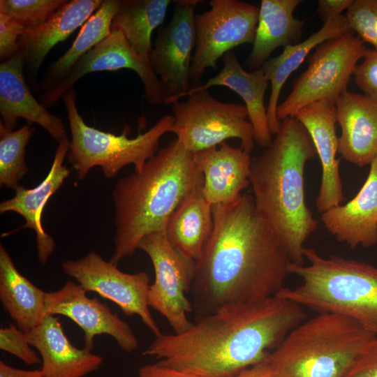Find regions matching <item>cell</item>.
I'll return each mask as SVG.
<instances>
[{
    "label": "cell",
    "instance_id": "cell-29",
    "mask_svg": "<svg viewBox=\"0 0 377 377\" xmlns=\"http://www.w3.org/2000/svg\"><path fill=\"white\" fill-rule=\"evenodd\" d=\"M120 3V0L103 1L82 25L70 48L47 69L38 85L40 89L45 92L59 84L82 56L110 35L112 20Z\"/></svg>",
    "mask_w": 377,
    "mask_h": 377
},
{
    "label": "cell",
    "instance_id": "cell-18",
    "mask_svg": "<svg viewBox=\"0 0 377 377\" xmlns=\"http://www.w3.org/2000/svg\"><path fill=\"white\" fill-rule=\"evenodd\" d=\"M58 144L52 164L45 178L32 188L20 186L15 190V194L13 198L0 204L1 214L13 212L25 220V224L13 232L22 228H29L35 232L38 258L42 265L47 263L56 246L54 240L43 228V212L50 197L59 189L71 170L64 164L69 149V140L68 139Z\"/></svg>",
    "mask_w": 377,
    "mask_h": 377
},
{
    "label": "cell",
    "instance_id": "cell-17",
    "mask_svg": "<svg viewBox=\"0 0 377 377\" xmlns=\"http://www.w3.org/2000/svg\"><path fill=\"white\" fill-rule=\"evenodd\" d=\"M24 59L20 53L0 64V114L3 126L14 130L18 118L43 127L58 143L68 140L62 119L34 98L24 75Z\"/></svg>",
    "mask_w": 377,
    "mask_h": 377
},
{
    "label": "cell",
    "instance_id": "cell-32",
    "mask_svg": "<svg viewBox=\"0 0 377 377\" xmlns=\"http://www.w3.org/2000/svg\"><path fill=\"white\" fill-rule=\"evenodd\" d=\"M67 0H1L0 13L24 29L36 28L47 20Z\"/></svg>",
    "mask_w": 377,
    "mask_h": 377
},
{
    "label": "cell",
    "instance_id": "cell-38",
    "mask_svg": "<svg viewBox=\"0 0 377 377\" xmlns=\"http://www.w3.org/2000/svg\"><path fill=\"white\" fill-rule=\"evenodd\" d=\"M353 0H318L317 13L325 22L328 20L341 15L350 7Z\"/></svg>",
    "mask_w": 377,
    "mask_h": 377
},
{
    "label": "cell",
    "instance_id": "cell-12",
    "mask_svg": "<svg viewBox=\"0 0 377 377\" xmlns=\"http://www.w3.org/2000/svg\"><path fill=\"white\" fill-rule=\"evenodd\" d=\"M61 268L87 292H95L110 300L126 315L138 316L155 337L161 333L149 311L147 296L150 279L146 272H124L95 251L77 260H64Z\"/></svg>",
    "mask_w": 377,
    "mask_h": 377
},
{
    "label": "cell",
    "instance_id": "cell-36",
    "mask_svg": "<svg viewBox=\"0 0 377 377\" xmlns=\"http://www.w3.org/2000/svg\"><path fill=\"white\" fill-rule=\"evenodd\" d=\"M24 29L3 13H0V59L8 61L20 54L19 39Z\"/></svg>",
    "mask_w": 377,
    "mask_h": 377
},
{
    "label": "cell",
    "instance_id": "cell-23",
    "mask_svg": "<svg viewBox=\"0 0 377 377\" xmlns=\"http://www.w3.org/2000/svg\"><path fill=\"white\" fill-rule=\"evenodd\" d=\"M223 67L215 76L205 84L192 87L182 98L189 94L208 89L214 86H223L236 92L244 101L249 119L253 128L254 140L261 147H268L272 141L265 94L269 82L262 68L247 71L243 68L236 55L230 52L223 57Z\"/></svg>",
    "mask_w": 377,
    "mask_h": 377
},
{
    "label": "cell",
    "instance_id": "cell-16",
    "mask_svg": "<svg viewBox=\"0 0 377 377\" xmlns=\"http://www.w3.org/2000/svg\"><path fill=\"white\" fill-rule=\"evenodd\" d=\"M309 134L320 161L322 177L316 207L319 213L341 205L345 200L337 158L339 137L335 104L318 101L302 108L295 116Z\"/></svg>",
    "mask_w": 377,
    "mask_h": 377
},
{
    "label": "cell",
    "instance_id": "cell-21",
    "mask_svg": "<svg viewBox=\"0 0 377 377\" xmlns=\"http://www.w3.org/2000/svg\"><path fill=\"white\" fill-rule=\"evenodd\" d=\"M194 161L202 173V192L212 205L230 203L250 185V154L224 142L193 153Z\"/></svg>",
    "mask_w": 377,
    "mask_h": 377
},
{
    "label": "cell",
    "instance_id": "cell-14",
    "mask_svg": "<svg viewBox=\"0 0 377 377\" xmlns=\"http://www.w3.org/2000/svg\"><path fill=\"white\" fill-rule=\"evenodd\" d=\"M123 68L133 70L140 77L149 103L160 105L165 103L166 96L162 83L153 71L149 59L138 54L122 32L116 29H111L110 35L82 56L59 84L43 92L38 101L45 108H50L86 74Z\"/></svg>",
    "mask_w": 377,
    "mask_h": 377
},
{
    "label": "cell",
    "instance_id": "cell-28",
    "mask_svg": "<svg viewBox=\"0 0 377 377\" xmlns=\"http://www.w3.org/2000/svg\"><path fill=\"white\" fill-rule=\"evenodd\" d=\"M202 186L179 205L165 228L170 244L196 262L201 258L214 228L212 205L205 198Z\"/></svg>",
    "mask_w": 377,
    "mask_h": 377
},
{
    "label": "cell",
    "instance_id": "cell-24",
    "mask_svg": "<svg viewBox=\"0 0 377 377\" xmlns=\"http://www.w3.org/2000/svg\"><path fill=\"white\" fill-rule=\"evenodd\" d=\"M102 2V0L67 1L44 23L24 30L19 39L20 53L31 76H37L50 50L82 27Z\"/></svg>",
    "mask_w": 377,
    "mask_h": 377
},
{
    "label": "cell",
    "instance_id": "cell-13",
    "mask_svg": "<svg viewBox=\"0 0 377 377\" xmlns=\"http://www.w3.org/2000/svg\"><path fill=\"white\" fill-rule=\"evenodd\" d=\"M170 21L158 30L149 59L160 79L164 104L179 101L192 88L190 67L195 46V10L199 0H177Z\"/></svg>",
    "mask_w": 377,
    "mask_h": 377
},
{
    "label": "cell",
    "instance_id": "cell-19",
    "mask_svg": "<svg viewBox=\"0 0 377 377\" xmlns=\"http://www.w3.org/2000/svg\"><path fill=\"white\" fill-rule=\"evenodd\" d=\"M369 165L367 178L357 195L321 216L325 228L350 249L377 244V155Z\"/></svg>",
    "mask_w": 377,
    "mask_h": 377
},
{
    "label": "cell",
    "instance_id": "cell-8",
    "mask_svg": "<svg viewBox=\"0 0 377 377\" xmlns=\"http://www.w3.org/2000/svg\"><path fill=\"white\" fill-rule=\"evenodd\" d=\"M367 48L352 31L318 45L309 56L308 67L293 83L288 96L276 110L281 121L295 117L304 106L318 101L336 103L347 91L357 62Z\"/></svg>",
    "mask_w": 377,
    "mask_h": 377
},
{
    "label": "cell",
    "instance_id": "cell-37",
    "mask_svg": "<svg viewBox=\"0 0 377 377\" xmlns=\"http://www.w3.org/2000/svg\"><path fill=\"white\" fill-rule=\"evenodd\" d=\"M345 377H377V335L367 343Z\"/></svg>",
    "mask_w": 377,
    "mask_h": 377
},
{
    "label": "cell",
    "instance_id": "cell-2",
    "mask_svg": "<svg viewBox=\"0 0 377 377\" xmlns=\"http://www.w3.org/2000/svg\"><path fill=\"white\" fill-rule=\"evenodd\" d=\"M306 317L303 306L274 295L197 318L179 334L161 332L142 354L197 377H231L266 359Z\"/></svg>",
    "mask_w": 377,
    "mask_h": 377
},
{
    "label": "cell",
    "instance_id": "cell-5",
    "mask_svg": "<svg viewBox=\"0 0 377 377\" xmlns=\"http://www.w3.org/2000/svg\"><path fill=\"white\" fill-rule=\"evenodd\" d=\"M303 254L307 265L289 267L302 283L276 295L318 313L346 316L377 335V267L337 256L324 258L313 248L304 247Z\"/></svg>",
    "mask_w": 377,
    "mask_h": 377
},
{
    "label": "cell",
    "instance_id": "cell-22",
    "mask_svg": "<svg viewBox=\"0 0 377 377\" xmlns=\"http://www.w3.org/2000/svg\"><path fill=\"white\" fill-rule=\"evenodd\" d=\"M26 334L40 355L44 377H83L103 363L100 355L73 346L54 316L47 314L40 325Z\"/></svg>",
    "mask_w": 377,
    "mask_h": 377
},
{
    "label": "cell",
    "instance_id": "cell-39",
    "mask_svg": "<svg viewBox=\"0 0 377 377\" xmlns=\"http://www.w3.org/2000/svg\"><path fill=\"white\" fill-rule=\"evenodd\" d=\"M138 377H197L194 375L163 366L156 362L141 367Z\"/></svg>",
    "mask_w": 377,
    "mask_h": 377
},
{
    "label": "cell",
    "instance_id": "cell-11",
    "mask_svg": "<svg viewBox=\"0 0 377 377\" xmlns=\"http://www.w3.org/2000/svg\"><path fill=\"white\" fill-rule=\"evenodd\" d=\"M210 9L195 15L196 40L191 67L196 84L207 68H217V61L231 50L253 44L259 8L238 0H212Z\"/></svg>",
    "mask_w": 377,
    "mask_h": 377
},
{
    "label": "cell",
    "instance_id": "cell-30",
    "mask_svg": "<svg viewBox=\"0 0 377 377\" xmlns=\"http://www.w3.org/2000/svg\"><path fill=\"white\" fill-rule=\"evenodd\" d=\"M170 0H121L111 29L120 30L132 47L149 59L151 34L161 25Z\"/></svg>",
    "mask_w": 377,
    "mask_h": 377
},
{
    "label": "cell",
    "instance_id": "cell-6",
    "mask_svg": "<svg viewBox=\"0 0 377 377\" xmlns=\"http://www.w3.org/2000/svg\"><path fill=\"white\" fill-rule=\"evenodd\" d=\"M375 336L346 316L318 313L293 328L268 360L274 377H345Z\"/></svg>",
    "mask_w": 377,
    "mask_h": 377
},
{
    "label": "cell",
    "instance_id": "cell-20",
    "mask_svg": "<svg viewBox=\"0 0 377 377\" xmlns=\"http://www.w3.org/2000/svg\"><path fill=\"white\" fill-rule=\"evenodd\" d=\"M335 106L341 129L338 153L359 167L370 165L377 155V102L347 90Z\"/></svg>",
    "mask_w": 377,
    "mask_h": 377
},
{
    "label": "cell",
    "instance_id": "cell-7",
    "mask_svg": "<svg viewBox=\"0 0 377 377\" xmlns=\"http://www.w3.org/2000/svg\"><path fill=\"white\" fill-rule=\"evenodd\" d=\"M69 123L71 139L67 159L75 169L77 178L84 179L89 170L101 168L105 177L112 179L125 166L133 164L140 170L158 151L159 142L167 133H174L175 119L163 115L147 131L130 138L131 129L125 124L123 133L115 135L87 125L78 112L73 88L61 97Z\"/></svg>",
    "mask_w": 377,
    "mask_h": 377
},
{
    "label": "cell",
    "instance_id": "cell-41",
    "mask_svg": "<svg viewBox=\"0 0 377 377\" xmlns=\"http://www.w3.org/2000/svg\"><path fill=\"white\" fill-rule=\"evenodd\" d=\"M0 377H44L40 369L25 370L11 367L0 361Z\"/></svg>",
    "mask_w": 377,
    "mask_h": 377
},
{
    "label": "cell",
    "instance_id": "cell-10",
    "mask_svg": "<svg viewBox=\"0 0 377 377\" xmlns=\"http://www.w3.org/2000/svg\"><path fill=\"white\" fill-rule=\"evenodd\" d=\"M151 260L154 281L150 284L149 306L161 314L179 334L193 324L187 313L193 311L192 302L186 297L193 283L197 262L175 248L165 231L145 236L138 245Z\"/></svg>",
    "mask_w": 377,
    "mask_h": 377
},
{
    "label": "cell",
    "instance_id": "cell-15",
    "mask_svg": "<svg viewBox=\"0 0 377 377\" xmlns=\"http://www.w3.org/2000/svg\"><path fill=\"white\" fill-rule=\"evenodd\" d=\"M77 282L67 281L55 291L46 293L47 315H61L75 322L84 332V348L91 351L97 335L112 337L125 352L131 353L139 341L130 325L96 297L89 298Z\"/></svg>",
    "mask_w": 377,
    "mask_h": 377
},
{
    "label": "cell",
    "instance_id": "cell-31",
    "mask_svg": "<svg viewBox=\"0 0 377 377\" xmlns=\"http://www.w3.org/2000/svg\"><path fill=\"white\" fill-rule=\"evenodd\" d=\"M34 128L27 122L17 130H9L0 121V185L17 189L28 171L26 147Z\"/></svg>",
    "mask_w": 377,
    "mask_h": 377
},
{
    "label": "cell",
    "instance_id": "cell-34",
    "mask_svg": "<svg viewBox=\"0 0 377 377\" xmlns=\"http://www.w3.org/2000/svg\"><path fill=\"white\" fill-rule=\"evenodd\" d=\"M0 349L15 355L27 365L41 362V359L31 348L27 334L15 324L0 329Z\"/></svg>",
    "mask_w": 377,
    "mask_h": 377
},
{
    "label": "cell",
    "instance_id": "cell-27",
    "mask_svg": "<svg viewBox=\"0 0 377 377\" xmlns=\"http://www.w3.org/2000/svg\"><path fill=\"white\" fill-rule=\"evenodd\" d=\"M46 292L36 286L16 268L0 244V300L15 325L27 333L43 322Z\"/></svg>",
    "mask_w": 377,
    "mask_h": 377
},
{
    "label": "cell",
    "instance_id": "cell-33",
    "mask_svg": "<svg viewBox=\"0 0 377 377\" xmlns=\"http://www.w3.org/2000/svg\"><path fill=\"white\" fill-rule=\"evenodd\" d=\"M344 17L349 30L377 50V0H353Z\"/></svg>",
    "mask_w": 377,
    "mask_h": 377
},
{
    "label": "cell",
    "instance_id": "cell-26",
    "mask_svg": "<svg viewBox=\"0 0 377 377\" xmlns=\"http://www.w3.org/2000/svg\"><path fill=\"white\" fill-rule=\"evenodd\" d=\"M349 31L344 15L331 18L306 40L285 47L279 55L269 58L263 64L261 68L271 82L267 114L272 135H276L280 127L281 121L277 119L276 110L281 89L288 78L318 45Z\"/></svg>",
    "mask_w": 377,
    "mask_h": 377
},
{
    "label": "cell",
    "instance_id": "cell-25",
    "mask_svg": "<svg viewBox=\"0 0 377 377\" xmlns=\"http://www.w3.org/2000/svg\"><path fill=\"white\" fill-rule=\"evenodd\" d=\"M301 0H262L255 40L247 59L251 71L260 68L274 50L300 43L305 21L294 17Z\"/></svg>",
    "mask_w": 377,
    "mask_h": 377
},
{
    "label": "cell",
    "instance_id": "cell-3",
    "mask_svg": "<svg viewBox=\"0 0 377 377\" xmlns=\"http://www.w3.org/2000/svg\"><path fill=\"white\" fill-rule=\"evenodd\" d=\"M271 144L251 158L249 182L257 212L286 250L291 263L304 265V244L318 221L305 201L304 172L316 151L295 117L281 121Z\"/></svg>",
    "mask_w": 377,
    "mask_h": 377
},
{
    "label": "cell",
    "instance_id": "cell-9",
    "mask_svg": "<svg viewBox=\"0 0 377 377\" xmlns=\"http://www.w3.org/2000/svg\"><path fill=\"white\" fill-rule=\"evenodd\" d=\"M172 103L174 133L190 151L216 147L230 138L240 140L250 154L254 147L253 128L244 105L222 102L208 89L189 94Z\"/></svg>",
    "mask_w": 377,
    "mask_h": 377
},
{
    "label": "cell",
    "instance_id": "cell-1",
    "mask_svg": "<svg viewBox=\"0 0 377 377\" xmlns=\"http://www.w3.org/2000/svg\"><path fill=\"white\" fill-rule=\"evenodd\" d=\"M212 212L213 230L191 290L195 319L276 295L292 263L253 195L214 205Z\"/></svg>",
    "mask_w": 377,
    "mask_h": 377
},
{
    "label": "cell",
    "instance_id": "cell-4",
    "mask_svg": "<svg viewBox=\"0 0 377 377\" xmlns=\"http://www.w3.org/2000/svg\"><path fill=\"white\" fill-rule=\"evenodd\" d=\"M203 182L193 153L177 138L140 170L120 178L112 191L116 229L110 261L117 265L135 254L145 236L165 231L173 212Z\"/></svg>",
    "mask_w": 377,
    "mask_h": 377
},
{
    "label": "cell",
    "instance_id": "cell-35",
    "mask_svg": "<svg viewBox=\"0 0 377 377\" xmlns=\"http://www.w3.org/2000/svg\"><path fill=\"white\" fill-rule=\"evenodd\" d=\"M353 76L355 83L364 94L377 102V50L367 49Z\"/></svg>",
    "mask_w": 377,
    "mask_h": 377
},
{
    "label": "cell",
    "instance_id": "cell-40",
    "mask_svg": "<svg viewBox=\"0 0 377 377\" xmlns=\"http://www.w3.org/2000/svg\"><path fill=\"white\" fill-rule=\"evenodd\" d=\"M231 377H274V374L267 357Z\"/></svg>",
    "mask_w": 377,
    "mask_h": 377
}]
</instances>
